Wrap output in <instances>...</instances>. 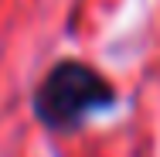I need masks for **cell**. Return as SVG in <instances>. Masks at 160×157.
Returning <instances> with one entry per match:
<instances>
[{"label":"cell","mask_w":160,"mask_h":157,"mask_svg":"<svg viewBox=\"0 0 160 157\" xmlns=\"http://www.w3.org/2000/svg\"><path fill=\"white\" fill-rule=\"evenodd\" d=\"M116 102L109 79L92 65L65 58L34 89V116L51 130H72Z\"/></svg>","instance_id":"cell-1"}]
</instances>
